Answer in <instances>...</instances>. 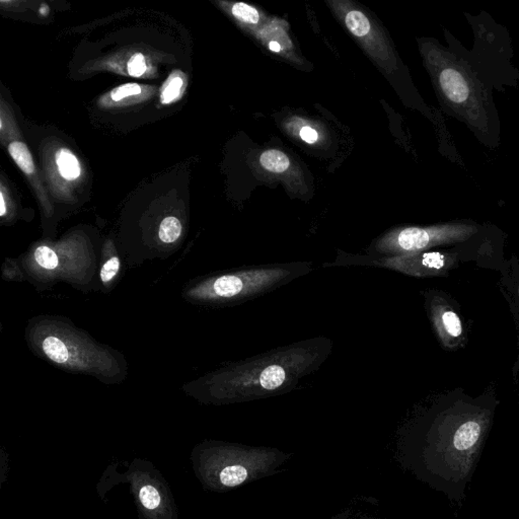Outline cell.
Returning <instances> with one entry per match:
<instances>
[{"mask_svg":"<svg viewBox=\"0 0 519 519\" xmlns=\"http://www.w3.org/2000/svg\"><path fill=\"white\" fill-rule=\"evenodd\" d=\"M102 244L81 235L35 242L19 257L28 282L38 293L67 283L83 293L100 290L98 275Z\"/></svg>","mask_w":519,"mask_h":519,"instance_id":"cell-5","label":"cell"},{"mask_svg":"<svg viewBox=\"0 0 519 519\" xmlns=\"http://www.w3.org/2000/svg\"><path fill=\"white\" fill-rule=\"evenodd\" d=\"M333 343L327 337L302 340L226 364L184 383L188 396L207 404L253 402L284 394L319 370Z\"/></svg>","mask_w":519,"mask_h":519,"instance_id":"cell-2","label":"cell"},{"mask_svg":"<svg viewBox=\"0 0 519 519\" xmlns=\"http://www.w3.org/2000/svg\"><path fill=\"white\" fill-rule=\"evenodd\" d=\"M494 402L454 398L420 418L407 436L404 456L418 479L460 503L479 465L493 425Z\"/></svg>","mask_w":519,"mask_h":519,"instance_id":"cell-1","label":"cell"},{"mask_svg":"<svg viewBox=\"0 0 519 519\" xmlns=\"http://www.w3.org/2000/svg\"><path fill=\"white\" fill-rule=\"evenodd\" d=\"M268 48H269V50H271L272 52L275 53H282L283 50H284L282 45L277 42V41H269V42H268Z\"/></svg>","mask_w":519,"mask_h":519,"instance_id":"cell-23","label":"cell"},{"mask_svg":"<svg viewBox=\"0 0 519 519\" xmlns=\"http://www.w3.org/2000/svg\"><path fill=\"white\" fill-rule=\"evenodd\" d=\"M8 151H10L12 160L23 173H27V175H33L35 173L33 158H32L31 152L25 143L21 142V141H14L8 145Z\"/></svg>","mask_w":519,"mask_h":519,"instance_id":"cell-15","label":"cell"},{"mask_svg":"<svg viewBox=\"0 0 519 519\" xmlns=\"http://www.w3.org/2000/svg\"><path fill=\"white\" fill-rule=\"evenodd\" d=\"M145 72H147V62H145V56L141 53L133 55L128 62V72L131 76H141Z\"/></svg>","mask_w":519,"mask_h":519,"instance_id":"cell-21","label":"cell"},{"mask_svg":"<svg viewBox=\"0 0 519 519\" xmlns=\"http://www.w3.org/2000/svg\"><path fill=\"white\" fill-rule=\"evenodd\" d=\"M141 93V87L137 83H126V85H120L116 87L111 93L112 100L115 102L123 100L127 96H136Z\"/></svg>","mask_w":519,"mask_h":519,"instance_id":"cell-20","label":"cell"},{"mask_svg":"<svg viewBox=\"0 0 519 519\" xmlns=\"http://www.w3.org/2000/svg\"><path fill=\"white\" fill-rule=\"evenodd\" d=\"M56 164L59 169L60 175L64 179L76 180L81 176V169L78 160L74 152L67 149H60L56 153Z\"/></svg>","mask_w":519,"mask_h":519,"instance_id":"cell-14","label":"cell"},{"mask_svg":"<svg viewBox=\"0 0 519 519\" xmlns=\"http://www.w3.org/2000/svg\"><path fill=\"white\" fill-rule=\"evenodd\" d=\"M419 48L443 112L465 124L483 147L498 149L501 121L493 92L435 39H420Z\"/></svg>","mask_w":519,"mask_h":519,"instance_id":"cell-3","label":"cell"},{"mask_svg":"<svg viewBox=\"0 0 519 519\" xmlns=\"http://www.w3.org/2000/svg\"><path fill=\"white\" fill-rule=\"evenodd\" d=\"M465 16L473 31V49L467 50L448 30L443 29L447 48L464 60L493 93H504L508 87L518 89L519 70L512 63L513 48L508 30L484 10L477 16L467 12Z\"/></svg>","mask_w":519,"mask_h":519,"instance_id":"cell-7","label":"cell"},{"mask_svg":"<svg viewBox=\"0 0 519 519\" xmlns=\"http://www.w3.org/2000/svg\"><path fill=\"white\" fill-rule=\"evenodd\" d=\"M125 260L120 252L118 242L113 237H107L100 248V267L98 280L100 290L105 295L112 293L124 275Z\"/></svg>","mask_w":519,"mask_h":519,"instance_id":"cell-11","label":"cell"},{"mask_svg":"<svg viewBox=\"0 0 519 519\" xmlns=\"http://www.w3.org/2000/svg\"><path fill=\"white\" fill-rule=\"evenodd\" d=\"M356 519H379V518H370V516H360V518H358Z\"/></svg>","mask_w":519,"mask_h":519,"instance_id":"cell-25","label":"cell"},{"mask_svg":"<svg viewBox=\"0 0 519 519\" xmlns=\"http://www.w3.org/2000/svg\"><path fill=\"white\" fill-rule=\"evenodd\" d=\"M8 207H6V199H4L3 193H0V216L2 218H6Z\"/></svg>","mask_w":519,"mask_h":519,"instance_id":"cell-24","label":"cell"},{"mask_svg":"<svg viewBox=\"0 0 519 519\" xmlns=\"http://www.w3.org/2000/svg\"><path fill=\"white\" fill-rule=\"evenodd\" d=\"M139 497H140L141 503L147 509H156L160 505V495L154 487H143L139 493Z\"/></svg>","mask_w":519,"mask_h":519,"instance_id":"cell-19","label":"cell"},{"mask_svg":"<svg viewBox=\"0 0 519 519\" xmlns=\"http://www.w3.org/2000/svg\"><path fill=\"white\" fill-rule=\"evenodd\" d=\"M333 10L348 31L383 70L392 74L398 68V58L385 34L359 8L350 2L333 1Z\"/></svg>","mask_w":519,"mask_h":519,"instance_id":"cell-10","label":"cell"},{"mask_svg":"<svg viewBox=\"0 0 519 519\" xmlns=\"http://www.w3.org/2000/svg\"><path fill=\"white\" fill-rule=\"evenodd\" d=\"M25 340L34 355L57 370L94 377L106 385H121L127 379L123 353L98 342L68 317H32L25 328Z\"/></svg>","mask_w":519,"mask_h":519,"instance_id":"cell-4","label":"cell"},{"mask_svg":"<svg viewBox=\"0 0 519 519\" xmlns=\"http://www.w3.org/2000/svg\"><path fill=\"white\" fill-rule=\"evenodd\" d=\"M259 162L265 171L276 175L287 173L290 169V160L288 156L277 149L266 150L260 156Z\"/></svg>","mask_w":519,"mask_h":519,"instance_id":"cell-13","label":"cell"},{"mask_svg":"<svg viewBox=\"0 0 519 519\" xmlns=\"http://www.w3.org/2000/svg\"><path fill=\"white\" fill-rule=\"evenodd\" d=\"M1 277L8 282H23L27 281L25 272L21 268L18 258L8 257L1 266Z\"/></svg>","mask_w":519,"mask_h":519,"instance_id":"cell-17","label":"cell"},{"mask_svg":"<svg viewBox=\"0 0 519 519\" xmlns=\"http://www.w3.org/2000/svg\"><path fill=\"white\" fill-rule=\"evenodd\" d=\"M427 310L431 321L443 341L458 339L463 335L462 319L458 314L450 308H445L439 302L438 298L433 295L426 297Z\"/></svg>","mask_w":519,"mask_h":519,"instance_id":"cell-12","label":"cell"},{"mask_svg":"<svg viewBox=\"0 0 519 519\" xmlns=\"http://www.w3.org/2000/svg\"><path fill=\"white\" fill-rule=\"evenodd\" d=\"M299 136L308 145H315L319 140V133L310 126H304L299 131Z\"/></svg>","mask_w":519,"mask_h":519,"instance_id":"cell-22","label":"cell"},{"mask_svg":"<svg viewBox=\"0 0 519 519\" xmlns=\"http://www.w3.org/2000/svg\"><path fill=\"white\" fill-rule=\"evenodd\" d=\"M480 225L469 220L429 226H402L383 233L368 248L370 256H398L427 252L435 246L467 241L479 233Z\"/></svg>","mask_w":519,"mask_h":519,"instance_id":"cell-8","label":"cell"},{"mask_svg":"<svg viewBox=\"0 0 519 519\" xmlns=\"http://www.w3.org/2000/svg\"><path fill=\"white\" fill-rule=\"evenodd\" d=\"M313 270L310 262H293L216 272L191 280L184 287L182 297L193 306H237L276 290Z\"/></svg>","mask_w":519,"mask_h":519,"instance_id":"cell-6","label":"cell"},{"mask_svg":"<svg viewBox=\"0 0 519 519\" xmlns=\"http://www.w3.org/2000/svg\"><path fill=\"white\" fill-rule=\"evenodd\" d=\"M231 14L237 21L244 25H257L261 21V14L254 6L248 4L237 2L231 6Z\"/></svg>","mask_w":519,"mask_h":519,"instance_id":"cell-16","label":"cell"},{"mask_svg":"<svg viewBox=\"0 0 519 519\" xmlns=\"http://www.w3.org/2000/svg\"><path fill=\"white\" fill-rule=\"evenodd\" d=\"M184 79L181 75L173 74L167 79L166 85L162 89L160 100L162 104H171L181 94L182 87H183Z\"/></svg>","mask_w":519,"mask_h":519,"instance_id":"cell-18","label":"cell"},{"mask_svg":"<svg viewBox=\"0 0 519 519\" xmlns=\"http://www.w3.org/2000/svg\"><path fill=\"white\" fill-rule=\"evenodd\" d=\"M334 263L326 264L324 267L332 266H366V267L385 268L415 277L439 275L449 268L452 258L449 254L441 252L414 253L398 256H370V255H351L338 252Z\"/></svg>","mask_w":519,"mask_h":519,"instance_id":"cell-9","label":"cell"}]
</instances>
